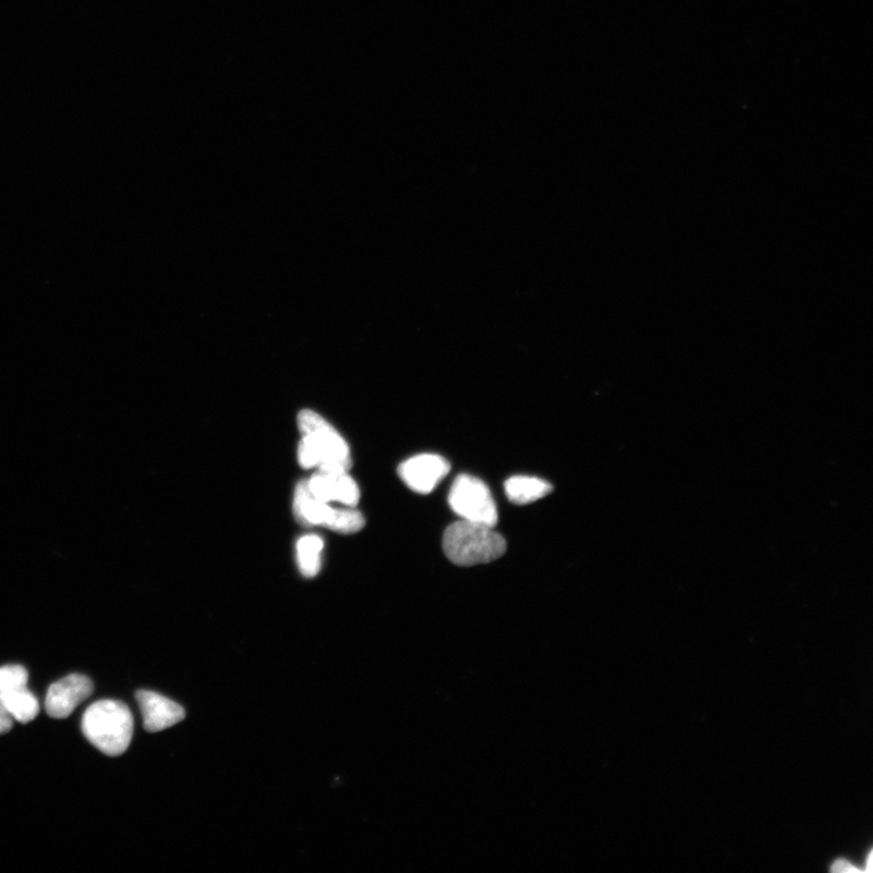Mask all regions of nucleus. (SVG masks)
<instances>
[{
	"label": "nucleus",
	"mask_w": 873,
	"mask_h": 873,
	"mask_svg": "<svg viewBox=\"0 0 873 873\" xmlns=\"http://www.w3.org/2000/svg\"><path fill=\"white\" fill-rule=\"evenodd\" d=\"M298 424L303 439L298 458L304 469L318 468L319 472H348L351 468L350 448L329 423L311 411L299 414Z\"/></svg>",
	"instance_id": "nucleus-1"
},
{
	"label": "nucleus",
	"mask_w": 873,
	"mask_h": 873,
	"mask_svg": "<svg viewBox=\"0 0 873 873\" xmlns=\"http://www.w3.org/2000/svg\"><path fill=\"white\" fill-rule=\"evenodd\" d=\"M82 730L96 749L107 756L117 757L131 745L134 718L124 703L101 700L85 711Z\"/></svg>",
	"instance_id": "nucleus-2"
},
{
	"label": "nucleus",
	"mask_w": 873,
	"mask_h": 873,
	"mask_svg": "<svg viewBox=\"0 0 873 873\" xmlns=\"http://www.w3.org/2000/svg\"><path fill=\"white\" fill-rule=\"evenodd\" d=\"M506 546L495 526L462 520L449 525L444 536L446 556L460 567L493 562L504 556Z\"/></svg>",
	"instance_id": "nucleus-3"
},
{
	"label": "nucleus",
	"mask_w": 873,
	"mask_h": 873,
	"mask_svg": "<svg viewBox=\"0 0 873 873\" xmlns=\"http://www.w3.org/2000/svg\"><path fill=\"white\" fill-rule=\"evenodd\" d=\"M294 514L305 525H323L341 534H353L363 530L365 524L361 512L352 509H334L328 502L315 497L301 482L294 495Z\"/></svg>",
	"instance_id": "nucleus-4"
},
{
	"label": "nucleus",
	"mask_w": 873,
	"mask_h": 873,
	"mask_svg": "<svg viewBox=\"0 0 873 873\" xmlns=\"http://www.w3.org/2000/svg\"><path fill=\"white\" fill-rule=\"evenodd\" d=\"M450 508L462 521L489 526L498 524V509L488 485L481 480L460 474L452 483L448 498Z\"/></svg>",
	"instance_id": "nucleus-5"
},
{
	"label": "nucleus",
	"mask_w": 873,
	"mask_h": 873,
	"mask_svg": "<svg viewBox=\"0 0 873 873\" xmlns=\"http://www.w3.org/2000/svg\"><path fill=\"white\" fill-rule=\"evenodd\" d=\"M27 681L28 674L24 666L0 667V699L20 724H28L39 714L38 700L28 691Z\"/></svg>",
	"instance_id": "nucleus-6"
},
{
	"label": "nucleus",
	"mask_w": 873,
	"mask_h": 873,
	"mask_svg": "<svg viewBox=\"0 0 873 873\" xmlns=\"http://www.w3.org/2000/svg\"><path fill=\"white\" fill-rule=\"evenodd\" d=\"M450 463L440 456L420 454L401 463L398 473L407 487L419 494H429L447 477Z\"/></svg>",
	"instance_id": "nucleus-7"
},
{
	"label": "nucleus",
	"mask_w": 873,
	"mask_h": 873,
	"mask_svg": "<svg viewBox=\"0 0 873 873\" xmlns=\"http://www.w3.org/2000/svg\"><path fill=\"white\" fill-rule=\"evenodd\" d=\"M93 691V682L86 676L73 674L60 679L49 688L46 700L48 715L56 719L68 718Z\"/></svg>",
	"instance_id": "nucleus-8"
},
{
	"label": "nucleus",
	"mask_w": 873,
	"mask_h": 873,
	"mask_svg": "<svg viewBox=\"0 0 873 873\" xmlns=\"http://www.w3.org/2000/svg\"><path fill=\"white\" fill-rule=\"evenodd\" d=\"M136 699L142 710L145 729L149 732L166 730L185 719V710L163 695L138 691Z\"/></svg>",
	"instance_id": "nucleus-9"
},
{
	"label": "nucleus",
	"mask_w": 873,
	"mask_h": 873,
	"mask_svg": "<svg viewBox=\"0 0 873 873\" xmlns=\"http://www.w3.org/2000/svg\"><path fill=\"white\" fill-rule=\"evenodd\" d=\"M306 484L317 499L328 504L338 501L352 508L359 504L361 498L359 485L349 476L348 472H318Z\"/></svg>",
	"instance_id": "nucleus-10"
},
{
	"label": "nucleus",
	"mask_w": 873,
	"mask_h": 873,
	"mask_svg": "<svg viewBox=\"0 0 873 873\" xmlns=\"http://www.w3.org/2000/svg\"><path fill=\"white\" fill-rule=\"evenodd\" d=\"M505 490L511 502L526 505L547 497L554 487L542 478L514 476L505 483Z\"/></svg>",
	"instance_id": "nucleus-11"
},
{
	"label": "nucleus",
	"mask_w": 873,
	"mask_h": 873,
	"mask_svg": "<svg viewBox=\"0 0 873 873\" xmlns=\"http://www.w3.org/2000/svg\"><path fill=\"white\" fill-rule=\"evenodd\" d=\"M322 549L323 541L318 535H306L298 542V563L304 577L314 578L318 574Z\"/></svg>",
	"instance_id": "nucleus-12"
},
{
	"label": "nucleus",
	"mask_w": 873,
	"mask_h": 873,
	"mask_svg": "<svg viewBox=\"0 0 873 873\" xmlns=\"http://www.w3.org/2000/svg\"><path fill=\"white\" fill-rule=\"evenodd\" d=\"M13 719V716L9 714V711L3 704L2 699H0V736L12 730Z\"/></svg>",
	"instance_id": "nucleus-13"
},
{
	"label": "nucleus",
	"mask_w": 873,
	"mask_h": 873,
	"mask_svg": "<svg viewBox=\"0 0 873 873\" xmlns=\"http://www.w3.org/2000/svg\"><path fill=\"white\" fill-rule=\"evenodd\" d=\"M832 871L833 872H838V873H840V872L859 873L860 872L859 869H857L856 866L851 865L850 862L847 861V860H838V861H836L835 864L832 868Z\"/></svg>",
	"instance_id": "nucleus-14"
},
{
	"label": "nucleus",
	"mask_w": 873,
	"mask_h": 873,
	"mask_svg": "<svg viewBox=\"0 0 873 873\" xmlns=\"http://www.w3.org/2000/svg\"><path fill=\"white\" fill-rule=\"evenodd\" d=\"M872 857H873V853H872V851H870V854H869V858H868V870H866L868 872L872 871Z\"/></svg>",
	"instance_id": "nucleus-15"
}]
</instances>
